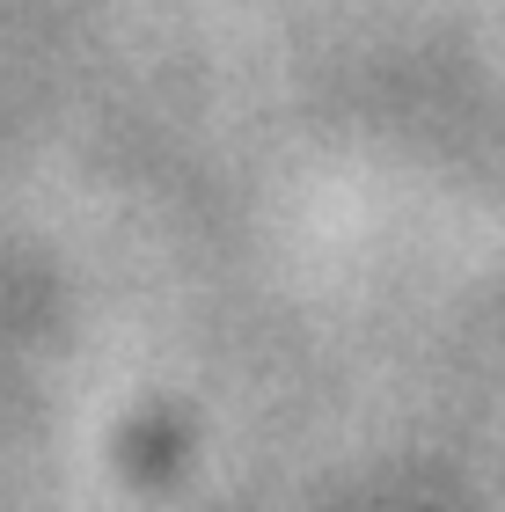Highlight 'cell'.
Wrapping results in <instances>:
<instances>
[]
</instances>
